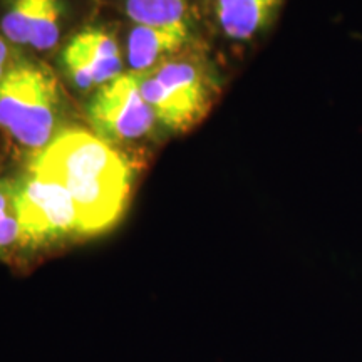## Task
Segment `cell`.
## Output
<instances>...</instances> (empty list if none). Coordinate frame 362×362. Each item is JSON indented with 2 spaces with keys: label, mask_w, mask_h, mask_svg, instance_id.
<instances>
[{
  "label": "cell",
  "mask_w": 362,
  "mask_h": 362,
  "mask_svg": "<svg viewBox=\"0 0 362 362\" xmlns=\"http://www.w3.org/2000/svg\"><path fill=\"white\" fill-rule=\"evenodd\" d=\"M24 166L57 180L69 192L84 240L111 232L123 220L138 171L128 153L83 128H66Z\"/></svg>",
  "instance_id": "1"
},
{
  "label": "cell",
  "mask_w": 362,
  "mask_h": 362,
  "mask_svg": "<svg viewBox=\"0 0 362 362\" xmlns=\"http://www.w3.org/2000/svg\"><path fill=\"white\" fill-rule=\"evenodd\" d=\"M138 76L143 96L161 129L185 134L197 128L220 101L226 66L210 44H203Z\"/></svg>",
  "instance_id": "2"
},
{
  "label": "cell",
  "mask_w": 362,
  "mask_h": 362,
  "mask_svg": "<svg viewBox=\"0 0 362 362\" xmlns=\"http://www.w3.org/2000/svg\"><path fill=\"white\" fill-rule=\"evenodd\" d=\"M64 115L59 76L45 61L22 54L0 84V134L25 163L66 129Z\"/></svg>",
  "instance_id": "3"
},
{
  "label": "cell",
  "mask_w": 362,
  "mask_h": 362,
  "mask_svg": "<svg viewBox=\"0 0 362 362\" xmlns=\"http://www.w3.org/2000/svg\"><path fill=\"white\" fill-rule=\"evenodd\" d=\"M13 206L21 242L16 267L84 240L78 208L67 189L51 176L29 166L12 175Z\"/></svg>",
  "instance_id": "4"
},
{
  "label": "cell",
  "mask_w": 362,
  "mask_h": 362,
  "mask_svg": "<svg viewBox=\"0 0 362 362\" xmlns=\"http://www.w3.org/2000/svg\"><path fill=\"white\" fill-rule=\"evenodd\" d=\"M101 11L99 0H0V34L24 56L47 62Z\"/></svg>",
  "instance_id": "5"
},
{
  "label": "cell",
  "mask_w": 362,
  "mask_h": 362,
  "mask_svg": "<svg viewBox=\"0 0 362 362\" xmlns=\"http://www.w3.org/2000/svg\"><path fill=\"white\" fill-rule=\"evenodd\" d=\"M121 21L112 13H101L71 35L56 56L59 74L72 90L90 98L126 72Z\"/></svg>",
  "instance_id": "6"
},
{
  "label": "cell",
  "mask_w": 362,
  "mask_h": 362,
  "mask_svg": "<svg viewBox=\"0 0 362 362\" xmlns=\"http://www.w3.org/2000/svg\"><path fill=\"white\" fill-rule=\"evenodd\" d=\"M86 119L94 134L124 153L155 143L163 131L133 72H124L88 98Z\"/></svg>",
  "instance_id": "7"
},
{
  "label": "cell",
  "mask_w": 362,
  "mask_h": 362,
  "mask_svg": "<svg viewBox=\"0 0 362 362\" xmlns=\"http://www.w3.org/2000/svg\"><path fill=\"white\" fill-rule=\"evenodd\" d=\"M285 0H202V25L214 52L228 59L248 56L274 29Z\"/></svg>",
  "instance_id": "8"
},
{
  "label": "cell",
  "mask_w": 362,
  "mask_h": 362,
  "mask_svg": "<svg viewBox=\"0 0 362 362\" xmlns=\"http://www.w3.org/2000/svg\"><path fill=\"white\" fill-rule=\"evenodd\" d=\"M119 35L126 72L133 74H144L197 45L210 44L203 27L188 22L144 25L121 21Z\"/></svg>",
  "instance_id": "9"
},
{
  "label": "cell",
  "mask_w": 362,
  "mask_h": 362,
  "mask_svg": "<svg viewBox=\"0 0 362 362\" xmlns=\"http://www.w3.org/2000/svg\"><path fill=\"white\" fill-rule=\"evenodd\" d=\"M117 19L144 25H202V0H99ZM203 27V25H202Z\"/></svg>",
  "instance_id": "10"
},
{
  "label": "cell",
  "mask_w": 362,
  "mask_h": 362,
  "mask_svg": "<svg viewBox=\"0 0 362 362\" xmlns=\"http://www.w3.org/2000/svg\"><path fill=\"white\" fill-rule=\"evenodd\" d=\"M21 230L13 206L12 175H0V262L16 267Z\"/></svg>",
  "instance_id": "11"
},
{
  "label": "cell",
  "mask_w": 362,
  "mask_h": 362,
  "mask_svg": "<svg viewBox=\"0 0 362 362\" xmlns=\"http://www.w3.org/2000/svg\"><path fill=\"white\" fill-rule=\"evenodd\" d=\"M21 56L22 54L0 34V84H2V81L6 79V76L11 72Z\"/></svg>",
  "instance_id": "12"
}]
</instances>
